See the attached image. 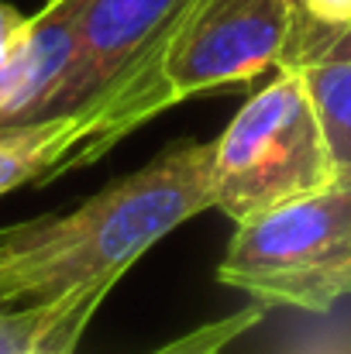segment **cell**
Instances as JSON below:
<instances>
[{
    "mask_svg": "<svg viewBox=\"0 0 351 354\" xmlns=\"http://www.w3.org/2000/svg\"><path fill=\"white\" fill-rule=\"evenodd\" d=\"M334 186V162L310 90L293 66L241 104L214 141V210L234 224Z\"/></svg>",
    "mask_w": 351,
    "mask_h": 354,
    "instance_id": "277c9868",
    "label": "cell"
},
{
    "mask_svg": "<svg viewBox=\"0 0 351 354\" xmlns=\"http://www.w3.org/2000/svg\"><path fill=\"white\" fill-rule=\"evenodd\" d=\"M24 24H28V14H21L14 3H3L0 0V59L14 48V41L21 38Z\"/></svg>",
    "mask_w": 351,
    "mask_h": 354,
    "instance_id": "7c38bea8",
    "label": "cell"
},
{
    "mask_svg": "<svg viewBox=\"0 0 351 354\" xmlns=\"http://www.w3.org/2000/svg\"><path fill=\"white\" fill-rule=\"evenodd\" d=\"M190 0H87L69 80L52 107L55 114L83 111L141 62L172 28Z\"/></svg>",
    "mask_w": 351,
    "mask_h": 354,
    "instance_id": "5b68a950",
    "label": "cell"
},
{
    "mask_svg": "<svg viewBox=\"0 0 351 354\" xmlns=\"http://www.w3.org/2000/svg\"><path fill=\"white\" fill-rule=\"evenodd\" d=\"M93 134L97 104L31 124L0 127V196L31 183H52L76 172L80 151L93 141Z\"/></svg>",
    "mask_w": 351,
    "mask_h": 354,
    "instance_id": "ba28073f",
    "label": "cell"
},
{
    "mask_svg": "<svg viewBox=\"0 0 351 354\" xmlns=\"http://www.w3.org/2000/svg\"><path fill=\"white\" fill-rule=\"evenodd\" d=\"M307 354H351V344H321V348H314Z\"/></svg>",
    "mask_w": 351,
    "mask_h": 354,
    "instance_id": "4fadbf2b",
    "label": "cell"
},
{
    "mask_svg": "<svg viewBox=\"0 0 351 354\" xmlns=\"http://www.w3.org/2000/svg\"><path fill=\"white\" fill-rule=\"evenodd\" d=\"M87 0H48L0 59V127L52 118L69 80Z\"/></svg>",
    "mask_w": 351,
    "mask_h": 354,
    "instance_id": "8992f818",
    "label": "cell"
},
{
    "mask_svg": "<svg viewBox=\"0 0 351 354\" xmlns=\"http://www.w3.org/2000/svg\"><path fill=\"white\" fill-rule=\"evenodd\" d=\"M282 62L310 90L334 162V183H351V28L321 24L303 10Z\"/></svg>",
    "mask_w": 351,
    "mask_h": 354,
    "instance_id": "52a82bcc",
    "label": "cell"
},
{
    "mask_svg": "<svg viewBox=\"0 0 351 354\" xmlns=\"http://www.w3.org/2000/svg\"><path fill=\"white\" fill-rule=\"evenodd\" d=\"M303 10L331 28H351V0H303Z\"/></svg>",
    "mask_w": 351,
    "mask_h": 354,
    "instance_id": "8fae6325",
    "label": "cell"
},
{
    "mask_svg": "<svg viewBox=\"0 0 351 354\" xmlns=\"http://www.w3.org/2000/svg\"><path fill=\"white\" fill-rule=\"evenodd\" d=\"M114 286H93L52 303H24V306H0V354H24L38 341H45L66 317H73L87 299L111 292Z\"/></svg>",
    "mask_w": 351,
    "mask_h": 354,
    "instance_id": "9c48e42d",
    "label": "cell"
},
{
    "mask_svg": "<svg viewBox=\"0 0 351 354\" xmlns=\"http://www.w3.org/2000/svg\"><path fill=\"white\" fill-rule=\"evenodd\" d=\"M303 0H190L155 48L97 97V134L80 169L152 118L276 73L289 52Z\"/></svg>",
    "mask_w": 351,
    "mask_h": 354,
    "instance_id": "7a4b0ae2",
    "label": "cell"
},
{
    "mask_svg": "<svg viewBox=\"0 0 351 354\" xmlns=\"http://www.w3.org/2000/svg\"><path fill=\"white\" fill-rule=\"evenodd\" d=\"M207 210H214V141H172L76 210L0 227V306L114 286L152 244Z\"/></svg>",
    "mask_w": 351,
    "mask_h": 354,
    "instance_id": "6da1fadb",
    "label": "cell"
},
{
    "mask_svg": "<svg viewBox=\"0 0 351 354\" xmlns=\"http://www.w3.org/2000/svg\"><path fill=\"white\" fill-rule=\"evenodd\" d=\"M217 282L265 310H334L351 296V183L234 224Z\"/></svg>",
    "mask_w": 351,
    "mask_h": 354,
    "instance_id": "3957f363",
    "label": "cell"
},
{
    "mask_svg": "<svg viewBox=\"0 0 351 354\" xmlns=\"http://www.w3.org/2000/svg\"><path fill=\"white\" fill-rule=\"evenodd\" d=\"M265 313L269 310L262 303H251V306L237 310V313L224 317V320L204 324V327H197V330H190V334H183V337L169 341V344H162L159 351H152V354H221L241 334L255 330L265 320Z\"/></svg>",
    "mask_w": 351,
    "mask_h": 354,
    "instance_id": "30bf717a",
    "label": "cell"
}]
</instances>
